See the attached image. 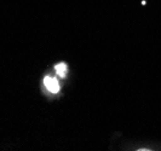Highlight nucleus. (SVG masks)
Listing matches in <instances>:
<instances>
[{
    "instance_id": "f257e3e1",
    "label": "nucleus",
    "mask_w": 161,
    "mask_h": 151,
    "mask_svg": "<svg viewBox=\"0 0 161 151\" xmlns=\"http://www.w3.org/2000/svg\"><path fill=\"white\" fill-rule=\"evenodd\" d=\"M44 85L45 87L47 88L50 92L52 93H57L59 91V85H58V81L55 78H51V76H46L44 79Z\"/></svg>"
},
{
    "instance_id": "f03ea898",
    "label": "nucleus",
    "mask_w": 161,
    "mask_h": 151,
    "mask_svg": "<svg viewBox=\"0 0 161 151\" xmlns=\"http://www.w3.org/2000/svg\"><path fill=\"white\" fill-rule=\"evenodd\" d=\"M55 69H56L57 74L61 76V78H64L67 75V65L64 63H59L55 65Z\"/></svg>"
}]
</instances>
